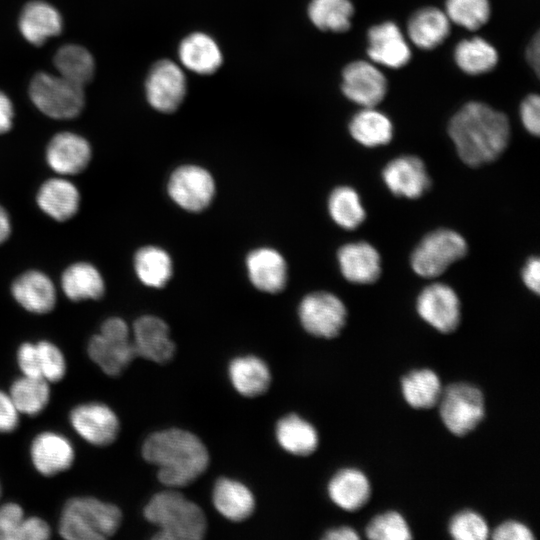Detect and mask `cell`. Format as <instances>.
Masks as SVG:
<instances>
[{
    "instance_id": "obj_1",
    "label": "cell",
    "mask_w": 540,
    "mask_h": 540,
    "mask_svg": "<svg viewBox=\"0 0 540 540\" xmlns=\"http://www.w3.org/2000/svg\"><path fill=\"white\" fill-rule=\"evenodd\" d=\"M448 133L461 160L478 167L505 150L510 125L505 114L484 103L469 102L451 118Z\"/></svg>"
},
{
    "instance_id": "obj_2",
    "label": "cell",
    "mask_w": 540,
    "mask_h": 540,
    "mask_svg": "<svg viewBox=\"0 0 540 540\" xmlns=\"http://www.w3.org/2000/svg\"><path fill=\"white\" fill-rule=\"evenodd\" d=\"M144 459L158 467V478L169 487L192 483L207 468L209 456L202 441L181 429H168L149 435L143 443Z\"/></svg>"
},
{
    "instance_id": "obj_3",
    "label": "cell",
    "mask_w": 540,
    "mask_h": 540,
    "mask_svg": "<svg viewBox=\"0 0 540 540\" xmlns=\"http://www.w3.org/2000/svg\"><path fill=\"white\" fill-rule=\"evenodd\" d=\"M144 516L159 527L154 539L199 540L206 532L201 508L176 491L155 494L145 506Z\"/></svg>"
},
{
    "instance_id": "obj_4",
    "label": "cell",
    "mask_w": 540,
    "mask_h": 540,
    "mask_svg": "<svg viewBox=\"0 0 540 540\" xmlns=\"http://www.w3.org/2000/svg\"><path fill=\"white\" fill-rule=\"evenodd\" d=\"M121 522L122 512L115 504L78 496L63 506L58 532L67 540H104L118 531Z\"/></svg>"
},
{
    "instance_id": "obj_5",
    "label": "cell",
    "mask_w": 540,
    "mask_h": 540,
    "mask_svg": "<svg viewBox=\"0 0 540 540\" xmlns=\"http://www.w3.org/2000/svg\"><path fill=\"white\" fill-rule=\"evenodd\" d=\"M445 427L456 436L473 431L485 417V399L473 384L455 382L443 388L438 401Z\"/></svg>"
},
{
    "instance_id": "obj_6",
    "label": "cell",
    "mask_w": 540,
    "mask_h": 540,
    "mask_svg": "<svg viewBox=\"0 0 540 540\" xmlns=\"http://www.w3.org/2000/svg\"><path fill=\"white\" fill-rule=\"evenodd\" d=\"M127 323L118 317L106 319L100 332L87 345L89 358L109 376L120 375L137 356Z\"/></svg>"
},
{
    "instance_id": "obj_7",
    "label": "cell",
    "mask_w": 540,
    "mask_h": 540,
    "mask_svg": "<svg viewBox=\"0 0 540 540\" xmlns=\"http://www.w3.org/2000/svg\"><path fill=\"white\" fill-rule=\"evenodd\" d=\"M34 105L54 119H71L80 114L85 97L83 87L60 75L36 74L29 86Z\"/></svg>"
},
{
    "instance_id": "obj_8",
    "label": "cell",
    "mask_w": 540,
    "mask_h": 540,
    "mask_svg": "<svg viewBox=\"0 0 540 540\" xmlns=\"http://www.w3.org/2000/svg\"><path fill=\"white\" fill-rule=\"evenodd\" d=\"M468 247L465 239L451 229H438L427 234L411 255V266L425 278L441 275L452 263L463 258Z\"/></svg>"
},
{
    "instance_id": "obj_9",
    "label": "cell",
    "mask_w": 540,
    "mask_h": 540,
    "mask_svg": "<svg viewBox=\"0 0 540 540\" xmlns=\"http://www.w3.org/2000/svg\"><path fill=\"white\" fill-rule=\"evenodd\" d=\"M304 329L317 337L334 338L346 323V307L337 296L314 292L305 296L298 309Z\"/></svg>"
},
{
    "instance_id": "obj_10",
    "label": "cell",
    "mask_w": 540,
    "mask_h": 540,
    "mask_svg": "<svg viewBox=\"0 0 540 540\" xmlns=\"http://www.w3.org/2000/svg\"><path fill=\"white\" fill-rule=\"evenodd\" d=\"M69 423L80 438L98 447L113 443L120 430L115 411L96 401L76 405L69 413Z\"/></svg>"
},
{
    "instance_id": "obj_11",
    "label": "cell",
    "mask_w": 540,
    "mask_h": 540,
    "mask_svg": "<svg viewBox=\"0 0 540 540\" xmlns=\"http://www.w3.org/2000/svg\"><path fill=\"white\" fill-rule=\"evenodd\" d=\"M167 190L178 206L187 211L199 212L211 203L215 183L206 169L197 165H183L171 174Z\"/></svg>"
},
{
    "instance_id": "obj_12",
    "label": "cell",
    "mask_w": 540,
    "mask_h": 540,
    "mask_svg": "<svg viewBox=\"0 0 540 540\" xmlns=\"http://www.w3.org/2000/svg\"><path fill=\"white\" fill-rule=\"evenodd\" d=\"M418 315L441 333L453 332L460 323L461 307L455 291L443 283L425 287L416 301Z\"/></svg>"
},
{
    "instance_id": "obj_13",
    "label": "cell",
    "mask_w": 540,
    "mask_h": 540,
    "mask_svg": "<svg viewBox=\"0 0 540 540\" xmlns=\"http://www.w3.org/2000/svg\"><path fill=\"white\" fill-rule=\"evenodd\" d=\"M146 96L150 105L165 113L176 110L186 94V78L182 69L170 60L158 61L146 81Z\"/></svg>"
},
{
    "instance_id": "obj_14",
    "label": "cell",
    "mask_w": 540,
    "mask_h": 540,
    "mask_svg": "<svg viewBox=\"0 0 540 540\" xmlns=\"http://www.w3.org/2000/svg\"><path fill=\"white\" fill-rule=\"evenodd\" d=\"M342 91L348 99L364 108L375 107L387 93V80L372 63L358 60L344 68Z\"/></svg>"
},
{
    "instance_id": "obj_15",
    "label": "cell",
    "mask_w": 540,
    "mask_h": 540,
    "mask_svg": "<svg viewBox=\"0 0 540 540\" xmlns=\"http://www.w3.org/2000/svg\"><path fill=\"white\" fill-rule=\"evenodd\" d=\"M29 455L35 470L49 477L71 468L76 456L70 439L56 431H43L35 435Z\"/></svg>"
},
{
    "instance_id": "obj_16",
    "label": "cell",
    "mask_w": 540,
    "mask_h": 540,
    "mask_svg": "<svg viewBox=\"0 0 540 540\" xmlns=\"http://www.w3.org/2000/svg\"><path fill=\"white\" fill-rule=\"evenodd\" d=\"M46 162L57 174L76 175L84 171L92 158L89 142L73 132L57 133L46 148Z\"/></svg>"
},
{
    "instance_id": "obj_17",
    "label": "cell",
    "mask_w": 540,
    "mask_h": 540,
    "mask_svg": "<svg viewBox=\"0 0 540 540\" xmlns=\"http://www.w3.org/2000/svg\"><path fill=\"white\" fill-rule=\"evenodd\" d=\"M382 178L394 195L409 199L421 197L431 186L423 161L411 155L388 162L382 171Z\"/></svg>"
},
{
    "instance_id": "obj_18",
    "label": "cell",
    "mask_w": 540,
    "mask_h": 540,
    "mask_svg": "<svg viewBox=\"0 0 540 540\" xmlns=\"http://www.w3.org/2000/svg\"><path fill=\"white\" fill-rule=\"evenodd\" d=\"M132 343L137 356L160 364L169 362L175 352L167 324L156 316L145 315L134 322Z\"/></svg>"
},
{
    "instance_id": "obj_19",
    "label": "cell",
    "mask_w": 540,
    "mask_h": 540,
    "mask_svg": "<svg viewBox=\"0 0 540 540\" xmlns=\"http://www.w3.org/2000/svg\"><path fill=\"white\" fill-rule=\"evenodd\" d=\"M367 36V54L373 62L397 69L410 61V47L395 23L384 22L372 26Z\"/></svg>"
},
{
    "instance_id": "obj_20",
    "label": "cell",
    "mask_w": 540,
    "mask_h": 540,
    "mask_svg": "<svg viewBox=\"0 0 540 540\" xmlns=\"http://www.w3.org/2000/svg\"><path fill=\"white\" fill-rule=\"evenodd\" d=\"M15 301L34 314L51 312L56 304V288L44 272L29 270L19 275L11 285Z\"/></svg>"
},
{
    "instance_id": "obj_21",
    "label": "cell",
    "mask_w": 540,
    "mask_h": 540,
    "mask_svg": "<svg viewBox=\"0 0 540 540\" xmlns=\"http://www.w3.org/2000/svg\"><path fill=\"white\" fill-rule=\"evenodd\" d=\"M246 268L251 283L260 291L277 293L286 285L287 265L275 249L261 247L252 250L246 257Z\"/></svg>"
},
{
    "instance_id": "obj_22",
    "label": "cell",
    "mask_w": 540,
    "mask_h": 540,
    "mask_svg": "<svg viewBox=\"0 0 540 540\" xmlns=\"http://www.w3.org/2000/svg\"><path fill=\"white\" fill-rule=\"evenodd\" d=\"M342 275L356 284L374 283L381 274V258L369 243L360 241L343 245L337 254Z\"/></svg>"
},
{
    "instance_id": "obj_23",
    "label": "cell",
    "mask_w": 540,
    "mask_h": 540,
    "mask_svg": "<svg viewBox=\"0 0 540 540\" xmlns=\"http://www.w3.org/2000/svg\"><path fill=\"white\" fill-rule=\"evenodd\" d=\"M371 491V483L367 475L355 467L338 470L327 486L331 501L349 512L361 509L369 501Z\"/></svg>"
},
{
    "instance_id": "obj_24",
    "label": "cell",
    "mask_w": 540,
    "mask_h": 540,
    "mask_svg": "<svg viewBox=\"0 0 540 540\" xmlns=\"http://www.w3.org/2000/svg\"><path fill=\"white\" fill-rule=\"evenodd\" d=\"M36 201L43 213L63 222L76 215L80 206L78 188L64 177L50 178L42 183Z\"/></svg>"
},
{
    "instance_id": "obj_25",
    "label": "cell",
    "mask_w": 540,
    "mask_h": 540,
    "mask_svg": "<svg viewBox=\"0 0 540 540\" xmlns=\"http://www.w3.org/2000/svg\"><path fill=\"white\" fill-rule=\"evenodd\" d=\"M23 37L33 45H41L62 29L59 12L49 3L35 0L26 4L19 18Z\"/></svg>"
},
{
    "instance_id": "obj_26",
    "label": "cell",
    "mask_w": 540,
    "mask_h": 540,
    "mask_svg": "<svg viewBox=\"0 0 540 540\" xmlns=\"http://www.w3.org/2000/svg\"><path fill=\"white\" fill-rule=\"evenodd\" d=\"M450 20L436 7L417 10L409 19L407 33L415 46L430 50L440 45L449 35Z\"/></svg>"
},
{
    "instance_id": "obj_27",
    "label": "cell",
    "mask_w": 540,
    "mask_h": 540,
    "mask_svg": "<svg viewBox=\"0 0 540 540\" xmlns=\"http://www.w3.org/2000/svg\"><path fill=\"white\" fill-rule=\"evenodd\" d=\"M61 287L65 296L74 302L98 300L105 292L102 274L88 262L68 266L62 273Z\"/></svg>"
},
{
    "instance_id": "obj_28",
    "label": "cell",
    "mask_w": 540,
    "mask_h": 540,
    "mask_svg": "<svg viewBox=\"0 0 540 540\" xmlns=\"http://www.w3.org/2000/svg\"><path fill=\"white\" fill-rule=\"evenodd\" d=\"M179 59L184 67L201 75L214 73L222 63L218 44L209 35L193 33L179 46Z\"/></svg>"
},
{
    "instance_id": "obj_29",
    "label": "cell",
    "mask_w": 540,
    "mask_h": 540,
    "mask_svg": "<svg viewBox=\"0 0 540 540\" xmlns=\"http://www.w3.org/2000/svg\"><path fill=\"white\" fill-rule=\"evenodd\" d=\"M213 503L221 515L236 522L248 518L255 506L252 492L244 484L228 478L216 482Z\"/></svg>"
},
{
    "instance_id": "obj_30",
    "label": "cell",
    "mask_w": 540,
    "mask_h": 540,
    "mask_svg": "<svg viewBox=\"0 0 540 540\" xmlns=\"http://www.w3.org/2000/svg\"><path fill=\"white\" fill-rule=\"evenodd\" d=\"M400 383L404 400L415 409H430L437 405L443 390L437 373L428 368L410 371Z\"/></svg>"
},
{
    "instance_id": "obj_31",
    "label": "cell",
    "mask_w": 540,
    "mask_h": 540,
    "mask_svg": "<svg viewBox=\"0 0 540 540\" xmlns=\"http://www.w3.org/2000/svg\"><path fill=\"white\" fill-rule=\"evenodd\" d=\"M229 377L234 388L246 397L263 394L271 380L268 366L255 356L233 359L229 365Z\"/></svg>"
},
{
    "instance_id": "obj_32",
    "label": "cell",
    "mask_w": 540,
    "mask_h": 540,
    "mask_svg": "<svg viewBox=\"0 0 540 540\" xmlns=\"http://www.w3.org/2000/svg\"><path fill=\"white\" fill-rule=\"evenodd\" d=\"M276 437L284 450L298 456L310 455L317 449L319 442L315 427L295 414L279 420Z\"/></svg>"
},
{
    "instance_id": "obj_33",
    "label": "cell",
    "mask_w": 540,
    "mask_h": 540,
    "mask_svg": "<svg viewBox=\"0 0 540 540\" xmlns=\"http://www.w3.org/2000/svg\"><path fill=\"white\" fill-rule=\"evenodd\" d=\"M349 130L352 137L366 147L385 145L393 135L389 118L374 107L356 113L350 121Z\"/></svg>"
},
{
    "instance_id": "obj_34",
    "label": "cell",
    "mask_w": 540,
    "mask_h": 540,
    "mask_svg": "<svg viewBox=\"0 0 540 540\" xmlns=\"http://www.w3.org/2000/svg\"><path fill=\"white\" fill-rule=\"evenodd\" d=\"M9 395L20 414L36 416L44 411L50 402L49 382L41 377L22 375L15 379Z\"/></svg>"
},
{
    "instance_id": "obj_35",
    "label": "cell",
    "mask_w": 540,
    "mask_h": 540,
    "mask_svg": "<svg viewBox=\"0 0 540 540\" xmlns=\"http://www.w3.org/2000/svg\"><path fill=\"white\" fill-rule=\"evenodd\" d=\"M134 270L141 283L161 288L170 280L173 264L169 254L162 248L145 246L134 256Z\"/></svg>"
},
{
    "instance_id": "obj_36",
    "label": "cell",
    "mask_w": 540,
    "mask_h": 540,
    "mask_svg": "<svg viewBox=\"0 0 540 540\" xmlns=\"http://www.w3.org/2000/svg\"><path fill=\"white\" fill-rule=\"evenodd\" d=\"M458 67L469 75H480L491 71L498 62L496 49L486 40L473 37L460 41L454 51Z\"/></svg>"
},
{
    "instance_id": "obj_37",
    "label": "cell",
    "mask_w": 540,
    "mask_h": 540,
    "mask_svg": "<svg viewBox=\"0 0 540 540\" xmlns=\"http://www.w3.org/2000/svg\"><path fill=\"white\" fill-rule=\"evenodd\" d=\"M54 65L60 76L82 87L91 81L95 71L90 52L75 44L59 48L54 56Z\"/></svg>"
},
{
    "instance_id": "obj_38",
    "label": "cell",
    "mask_w": 540,
    "mask_h": 540,
    "mask_svg": "<svg viewBox=\"0 0 540 540\" xmlns=\"http://www.w3.org/2000/svg\"><path fill=\"white\" fill-rule=\"evenodd\" d=\"M354 7L350 0H311L308 14L321 30L345 32L351 26Z\"/></svg>"
},
{
    "instance_id": "obj_39",
    "label": "cell",
    "mask_w": 540,
    "mask_h": 540,
    "mask_svg": "<svg viewBox=\"0 0 540 540\" xmlns=\"http://www.w3.org/2000/svg\"><path fill=\"white\" fill-rule=\"evenodd\" d=\"M328 211L332 220L344 229H355L366 216L358 193L351 187L335 188L328 199Z\"/></svg>"
},
{
    "instance_id": "obj_40",
    "label": "cell",
    "mask_w": 540,
    "mask_h": 540,
    "mask_svg": "<svg viewBox=\"0 0 540 540\" xmlns=\"http://www.w3.org/2000/svg\"><path fill=\"white\" fill-rule=\"evenodd\" d=\"M445 13L450 21L468 30H477L487 23L489 0H446Z\"/></svg>"
},
{
    "instance_id": "obj_41",
    "label": "cell",
    "mask_w": 540,
    "mask_h": 540,
    "mask_svg": "<svg viewBox=\"0 0 540 540\" xmlns=\"http://www.w3.org/2000/svg\"><path fill=\"white\" fill-rule=\"evenodd\" d=\"M366 536L372 540H409L411 529L405 517L389 510L374 516L366 526Z\"/></svg>"
},
{
    "instance_id": "obj_42",
    "label": "cell",
    "mask_w": 540,
    "mask_h": 540,
    "mask_svg": "<svg viewBox=\"0 0 540 540\" xmlns=\"http://www.w3.org/2000/svg\"><path fill=\"white\" fill-rule=\"evenodd\" d=\"M448 532L456 540H485L489 537L490 529L482 515L465 509L451 517Z\"/></svg>"
},
{
    "instance_id": "obj_43",
    "label": "cell",
    "mask_w": 540,
    "mask_h": 540,
    "mask_svg": "<svg viewBox=\"0 0 540 540\" xmlns=\"http://www.w3.org/2000/svg\"><path fill=\"white\" fill-rule=\"evenodd\" d=\"M40 374L49 383L61 381L67 372L62 350L54 343L41 340L36 343Z\"/></svg>"
},
{
    "instance_id": "obj_44",
    "label": "cell",
    "mask_w": 540,
    "mask_h": 540,
    "mask_svg": "<svg viewBox=\"0 0 540 540\" xmlns=\"http://www.w3.org/2000/svg\"><path fill=\"white\" fill-rule=\"evenodd\" d=\"M23 508L14 502L0 506V540H19L25 519Z\"/></svg>"
},
{
    "instance_id": "obj_45",
    "label": "cell",
    "mask_w": 540,
    "mask_h": 540,
    "mask_svg": "<svg viewBox=\"0 0 540 540\" xmlns=\"http://www.w3.org/2000/svg\"><path fill=\"white\" fill-rule=\"evenodd\" d=\"M16 360L22 375L41 377L36 343H22L17 349Z\"/></svg>"
},
{
    "instance_id": "obj_46",
    "label": "cell",
    "mask_w": 540,
    "mask_h": 540,
    "mask_svg": "<svg viewBox=\"0 0 540 540\" xmlns=\"http://www.w3.org/2000/svg\"><path fill=\"white\" fill-rule=\"evenodd\" d=\"M520 117L526 130L538 136L540 132V97L537 94L527 96L520 106Z\"/></svg>"
},
{
    "instance_id": "obj_47",
    "label": "cell",
    "mask_w": 540,
    "mask_h": 540,
    "mask_svg": "<svg viewBox=\"0 0 540 540\" xmlns=\"http://www.w3.org/2000/svg\"><path fill=\"white\" fill-rule=\"evenodd\" d=\"M495 540H531L534 539L532 530L518 520H506L500 523L491 534Z\"/></svg>"
},
{
    "instance_id": "obj_48",
    "label": "cell",
    "mask_w": 540,
    "mask_h": 540,
    "mask_svg": "<svg viewBox=\"0 0 540 540\" xmlns=\"http://www.w3.org/2000/svg\"><path fill=\"white\" fill-rule=\"evenodd\" d=\"M20 413L8 392L0 389V433H11L17 429Z\"/></svg>"
},
{
    "instance_id": "obj_49",
    "label": "cell",
    "mask_w": 540,
    "mask_h": 540,
    "mask_svg": "<svg viewBox=\"0 0 540 540\" xmlns=\"http://www.w3.org/2000/svg\"><path fill=\"white\" fill-rule=\"evenodd\" d=\"M49 524L38 516L25 517L19 540H47L50 538Z\"/></svg>"
},
{
    "instance_id": "obj_50",
    "label": "cell",
    "mask_w": 540,
    "mask_h": 540,
    "mask_svg": "<svg viewBox=\"0 0 540 540\" xmlns=\"http://www.w3.org/2000/svg\"><path fill=\"white\" fill-rule=\"evenodd\" d=\"M521 276L525 286L538 295L540 291V260L538 257L532 256L526 261Z\"/></svg>"
},
{
    "instance_id": "obj_51",
    "label": "cell",
    "mask_w": 540,
    "mask_h": 540,
    "mask_svg": "<svg viewBox=\"0 0 540 540\" xmlns=\"http://www.w3.org/2000/svg\"><path fill=\"white\" fill-rule=\"evenodd\" d=\"M14 110L10 99L0 92V134L8 132L13 125Z\"/></svg>"
},
{
    "instance_id": "obj_52",
    "label": "cell",
    "mask_w": 540,
    "mask_h": 540,
    "mask_svg": "<svg viewBox=\"0 0 540 540\" xmlns=\"http://www.w3.org/2000/svg\"><path fill=\"white\" fill-rule=\"evenodd\" d=\"M326 540H358L359 534L355 529L349 526H341L329 529L323 535Z\"/></svg>"
},
{
    "instance_id": "obj_53",
    "label": "cell",
    "mask_w": 540,
    "mask_h": 540,
    "mask_svg": "<svg viewBox=\"0 0 540 540\" xmlns=\"http://www.w3.org/2000/svg\"><path fill=\"white\" fill-rule=\"evenodd\" d=\"M527 59L533 70L536 72L537 75H539L540 39L538 34H536L535 37L532 39L527 49Z\"/></svg>"
},
{
    "instance_id": "obj_54",
    "label": "cell",
    "mask_w": 540,
    "mask_h": 540,
    "mask_svg": "<svg viewBox=\"0 0 540 540\" xmlns=\"http://www.w3.org/2000/svg\"><path fill=\"white\" fill-rule=\"evenodd\" d=\"M12 224L7 210L0 204V244L4 243L11 235Z\"/></svg>"
},
{
    "instance_id": "obj_55",
    "label": "cell",
    "mask_w": 540,
    "mask_h": 540,
    "mask_svg": "<svg viewBox=\"0 0 540 540\" xmlns=\"http://www.w3.org/2000/svg\"><path fill=\"white\" fill-rule=\"evenodd\" d=\"M0 496H1V484H0Z\"/></svg>"
}]
</instances>
